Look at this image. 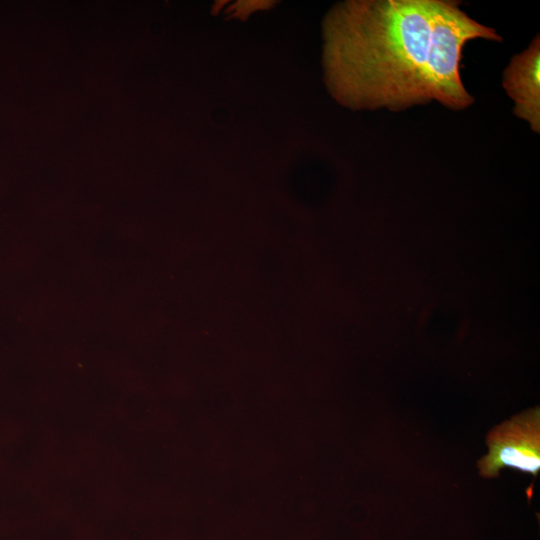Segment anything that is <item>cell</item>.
<instances>
[{"mask_svg": "<svg viewBox=\"0 0 540 540\" xmlns=\"http://www.w3.org/2000/svg\"><path fill=\"white\" fill-rule=\"evenodd\" d=\"M503 87L515 101L514 113L540 131V41L515 55L503 73Z\"/></svg>", "mask_w": 540, "mask_h": 540, "instance_id": "3957f363", "label": "cell"}, {"mask_svg": "<svg viewBox=\"0 0 540 540\" xmlns=\"http://www.w3.org/2000/svg\"><path fill=\"white\" fill-rule=\"evenodd\" d=\"M488 453L479 460V474L495 478L511 467L537 477L540 471V409L532 408L495 426L487 435Z\"/></svg>", "mask_w": 540, "mask_h": 540, "instance_id": "7a4b0ae2", "label": "cell"}, {"mask_svg": "<svg viewBox=\"0 0 540 540\" xmlns=\"http://www.w3.org/2000/svg\"><path fill=\"white\" fill-rule=\"evenodd\" d=\"M323 66L332 96L352 109L400 110L436 100L473 102L460 77L465 43L501 40L444 0H353L323 21Z\"/></svg>", "mask_w": 540, "mask_h": 540, "instance_id": "6da1fadb", "label": "cell"}]
</instances>
